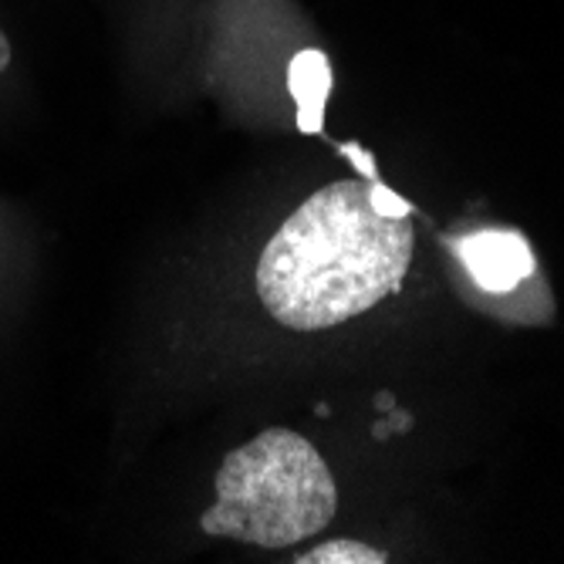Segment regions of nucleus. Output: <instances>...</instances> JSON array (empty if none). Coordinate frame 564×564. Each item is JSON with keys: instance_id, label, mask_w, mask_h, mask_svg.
Segmentation results:
<instances>
[{"instance_id": "2", "label": "nucleus", "mask_w": 564, "mask_h": 564, "mask_svg": "<svg viewBox=\"0 0 564 564\" xmlns=\"http://www.w3.org/2000/svg\"><path fill=\"white\" fill-rule=\"evenodd\" d=\"M214 487L217 500L199 518V531L240 544L291 547L338 514V487L322 453L284 426L230 449Z\"/></svg>"}, {"instance_id": "6", "label": "nucleus", "mask_w": 564, "mask_h": 564, "mask_svg": "<svg viewBox=\"0 0 564 564\" xmlns=\"http://www.w3.org/2000/svg\"><path fill=\"white\" fill-rule=\"evenodd\" d=\"M376 207H379V214H386V217H409V203L405 199H399L395 193H389L379 180H376Z\"/></svg>"}, {"instance_id": "1", "label": "nucleus", "mask_w": 564, "mask_h": 564, "mask_svg": "<svg viewBox=\"0 0 564 564\" xmlns=\"http://www.w3.org/2000/svg\"><path fill=\"white\" fill-rule=\"evenodd\" d=\"M413 224L376 207V180H338L312 193L268 240L261 304L291 332H325L395 294L413 264Z\"/></svg>"}, {"instance_id": "8", "label": "nucleus", "mask_w": 564, "mask_h": 564, "mask_svg": "<svg viewBox=\"0 0 564 564\" xmlns=\"http://www.w3.org/2000/svg\"><path fill=\"white\" fill-rule=\"evenodd\" d=\"M8 65H11V41L0 31V72H8Z\"/></svg>"}, {"instance_id": "3", "label": "nucleus", "mask_w": 564, "mask_h": 564, "mask_svg": "<svg viewBox=\"0 0 564 564\" xmlns=\"http://www.w3.org/2000/svg\"><path fill=\"white\" fill-rule=\"evenodd\" d=\"M456 250L477 288L490 294L514 291L534 274V250L521 230H477L459 240Z\"/></svg>"}, {"instance_id": "4", "label": "nucleus", "mask_w": 564, "mask_h": 564, "mask_svg": "<svg viewBox=\"0 0 564 564\" xmlns=\"http://www.w3.org/2000/svg\"><path fill=\"white\" fill-rule=\"evenodd\" d=\"M288 88L297 101V126L301 132L315 135L325 119V101L332 91V65L322 51H301L288 68Z\"/></svg>"}, {"instance_id": "5", "label": "nucleus", "mask_w": 564, "mask_h": 564, "mask_svg": "<svg viewBox=\"0 0 564 564\" xmlns=\"http://www.w3.org/2000/svg\"><path fill=\"white\" fill-rule=\"evenodd\" d=\"M297 564H386L389 554L382 547L362 544L355 538H338V541H325L312 551H304L294 557Z\"/></svg>"}, {"instance_id": "7", "label": "nucleus", "mask_w": 564, "mask_h": 564, "mask_svg": "<svg viewBox=\"0 0 564 564\" xmlns=\"http://www.w3.org/2000/svg\"><path fill=\"white\" fill-rule=\"evenodd\" d=\"M341 152H345L348 160H355V163H358V170H362V176L376 180V166H372V160L366 156L362 149H358V145H341Z\"/></svg>"}]
</instances>
